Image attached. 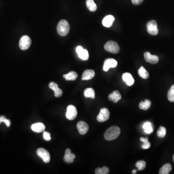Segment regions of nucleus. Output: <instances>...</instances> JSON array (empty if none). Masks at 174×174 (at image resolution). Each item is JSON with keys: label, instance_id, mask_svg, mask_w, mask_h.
<instances>
[{"label": "nucleus", "instance_id": "f257e3e1", "mask_svg": "<svg viewBox=\"0 0 174 174\" xmlns=\"http://www.w3.org/2000/svg\"><path fill=\"white\" fill-rule=\"evenodd\" d=\"M121 133V130L119 127L116 126L111 127L106 130L105 132L104 136L107 140H112L115 139L119 136Z\"/></svg>", "mask_w": 174, "mask_h": 174}, {"label": "nucleus", "instance_id": "f03ea898", "mask_svg": "<svg viewBox=\"0 0 174 174\" xmlns=\"http://www.w3.org/2000/svg\"><path fill=\"white\" fill-rule=\"evenodd\" d=\"M57 30L59 35L62 36L67 35L70 31V25L67 20H61L57 25Z\"/></svg>", "mask_w": 174, "mask_h": 174}, {"label": "nucleus", "instance_id": "7ed1b4c3", "mask_svg": "<svg viewBox=\"0 0 174 174\" xmlns=\"http://www.w3.org/2000/svg\"><path fill=\"white\" fill-rule=\"evenodd\" d=\"M105 50L111 53L117 54L119 52L120 48L118 43L113 41H109L104 45Z\"/></svg>", "mask_w": 174, "mask_h": 174}, {"label": "nucleus", "instance_id": "20e7f679", "mask_svg": "<svg viewBox=\"0 0 174 174\" xmlns=\"http://www.w3.org/2000/svg\"><path fill=\"white\" fill-rule=\"evenodd\" d=\"M147 31L148 33L152 35H156L158 34L157 24L155 20H150L147 24Z\"/></svg>", "mask_w": 174, "mask_h": 174}, {"label": "nucleus", "instance_id": "39448f33", "mask_svg": "<svg viewBox=\"0 0 174 174\" xmlns=\"http://www.w3.org/2000/svg\"><path fill=\"white\" fill-rule=\"evenodd\" d=\"M31 43V39L29 36L27 35L23 36L19 41V48L22 50H26L30 48Z\"/></svg>", "mask_w": 174, "mask_h": 174}, {"label": "nucleus", "instance_id": "423d86ee", "mask_svg": "<svg viewBox=\"0 0 174 174\" xmlns=\"http://www.w3.org/2000/svg\"><path fill=\"white\" fill-rule=\"evenodd\" d=\"M78 115V111L76 107L72 105H70L67 107L66 117L70 121H73L76 118Z\"/></svg>", "mask_w": 174, "mask_h": 174}, {"label": "nucleus", "instance_id": "0eeeda50", "mask_svg": "<svg viewBox=\"0 0 174 174\" xmlns=\"http://www.w3.org/2000/svg\"><path fill=\"white\" fill-rule=\"evenodd\" d=\"M110 112L108 109L103 108L100 110V113L97 117V121L100 122H105L109 118Z\"/></svg>", "mask_w": 174, "mask_h": 174}, {"label": "nucleus", "instance_id": "6e6552de", "mask_svg": "<svg viewBox=\"0 0 174 174\" xmlns=\"http://www.w3.org/2000/svg\"><path fill=\"white\" fill-rule=\"evenodd\" d=\"M37 155L41 158L45 163H49L50 161V156L48 150L44 148H39L37 150Z\"/></svg>", "mask_w": 174, "mask_h": 174}, {"label": "nucleus", "instance_id": "1a4fd4ad", "mask_svg": "<svg viewBox=\"0 0 174 174\" xmlns=\"http://www.w3.org/2000/svg\"><path fill=\"white\" fill-rule=\"evenodd\" d=\"M117 64V61L114 59H107L104 62L103 70L105 72L108 71L110 68L116 67Z\"/></svg>", "mask_w": 174, "mask_h": 174}, {"label": "nucleus", "instance_id": "9d476101", "mask_svg": "<svg viewBox=\"0 0 174 174\" xmlns=\"http://www.w3.org/2000/svg\"><path fill=\"white\" fill-rule=\"evenodd\" d=\"M76 52L79 57L84 61H87L89 58L88 52L86 49H83L81 46H78L76 48Z\"/></svg>", "mask_w": 174, "mask_h": 174}, {"label": "nucleus", "instance_id": "9b49d317", "mask_svg": "<svg viewBox=\"0 0 174 174\" xmlns=\"http://www.w3.org/2000/svg\"><path fill=\"white\" fill-rule=\"evenodd\" d=\"M77 128L79 133L82 135H85L88 131L89 127L87 123L83 121L79 122L77 124Z\"/></svg>", "mask_w": 174, "mask_h": 174}, {"label": "nucleus", "instance_id": "f8f14e48", "mask_svg": "<svg viewBox=\"0 0 174 174\" xmlns=\"http://www.w3.org/2000/svg\"><path fill=\"white\" fill-rule=\"evenodd\" d=\"M144 58L147 62H149L151 64H156L159 60L158 57L156 55H152L149 52H146L144 54Z\"/></svg>", "mask_w": 174, "mask_h": 174}, {"label": "nucleus", "instance_id": "ddd939ff", "mask_svg": "<svg viewBox=\"0 0 174 174\" xmlns=\"http://www.w3.org/2000/svg\"><path fill=\"white\" fill-rule=\"evenodd\" d=\"M75 158V155L71 152V150L69 149H67L65 150V156L63 160L65 162L67 163H71L74 162V160Z\"/></svg>", "mask_w": 174, "mask_h": 174}, {"label": "nucleus", "instance_id": "4468645a", "mask_svg": "<svg viewBox=\"0 0 174 174\" xmlns=\"http://www.w3.org/2000/svg\"><path fill=\"white\" fill-rule=\"evenodd\" d=\"M122 79L128 86H132L135 82L134 78L129 73H125L123 74Z\"/></svg>", "mask_w": 174, "mask_h": 174}, {"label": "nucleus", "instance_id": "2eb2a0df", "mask_svg": "<svg viewBox=\"0 0 174 174\" xmlns=\"http://www.w3.org/2000/svg\"><path fill=\"white\" fill-rule=\"evenodd\" d=\"M115 21V18L112 15H108L105 17L102 21V23L104 26L109 28L112 26Z\"/></svg>", "mask_w": 174, "mask_h": 174}, {"label": "nucleus", "instance_id": "dca6fc26", "mask_svg": "<svg viewBox=\"0 0 174 174\" xmlns=\"http://www.w3.org/2000/svg\"><path fill=\"white\" fill-rule=\"evenodd\" d=\"M31 129L35 132L39 133L44 131L45 126L42 123H36L32 125Z\"/></svg>", "mask_w": 174, "mask_h": 174}, {"label": "nucleus", "instance_id": "f3484780", "mask_svg": "<svg viewBox=\"0 0 174 174\" xmlns=\"http://www.w3.org/2000/svg\"><path fill=\"white\" fill-rule=\"evenodd\" d=\"M122 98L121 93L118 91H115L113 93L109 94V99L110 101H112L114 103H117Z\"/></svg>", "mask_w": 174, "mask_h": 174}, {"label": "nucleus", "instance_id": "a211bd4d", "mask_svg": "<svg viewBox=\"0 0 174 174\" xmlns=\"http://www.w3.org/2000/svg\"><path fill=\"white\" fill-rule=\"evenodd\" d=\"M95 76V72L92 70H86L84 72L82 76L83 80H90Z\"/></svg>", "mask_w": 174, "mask_h": 174}, {"label": "nucleus", "instance_id": "6ab92c4d", "mask_svg": "<svg viewBox=\"0 0 174 174\" xmlns=\"http://www.w3.org/2000/svg\"><path fill=\"white\" fill-rule=\"evenodd\" d=\"M63 77L67 81H72L76 80L78 78V75L75 72L72 71L68 74L64 75Z\"/></svg>", "mask_w": 174, "mask_h": 174}, {"label": "nucleus", "instance_id": "aec40b11", "mask_svg": "<svg viewBox=\"0 0 174 174\" xmlns=\"http://www.w3.org/2000/svg\"><path fill=\"white\" fill-rule=\"evenodd\" d=\"M86 5L87 8L91 12H95L97 8V6L93 0H87Z\"/></svg>", "mask_w": 174, "mask_h": 174}, {"label": "nucleus", "instance_id": "412c9836", "mask_svg": "<svg viewBox=\"0 0 174 174\" xmlns=\"http://www.w3.org/2000/svg\"><path fill=\"white\" fill-rule=\"evenodd\" d=\"M172 170V166L170 163H166L162 166L159 171L160 174H168Z\"/></svg>", "mask_w": 174, "mask_h": 174}, {"label": "nucleus", "instance_id": "4be33fe9", "mask_svg": "<svg viewBox=\"0 0 174 174\" xmlns=\"http://www.w3.org/2000/svg\"><path fill=\"white\" fill-rule=\"evenodd\" d=\"M84 96L86 98H95V92L92 88H87L84 91Z\"/></svg>", "mask_w": 174, "mask_h": 174}, {"label": "nucleus", "instance_id": "5701e85b", "mask_svg": "<svg viewBox=\"0 0 174 174\" xmlns=\"http://www.w3.org/2000/svg\"><path fill=\"white\" fill-rule=\"evenodd\" d=\"M151 105H152V103H151L150 101H149V100H146L144 102H141V103L139 105V108L141 109L146 110L149 109L151 106Z\"/></svg>", "mask_w": 174, "mask_h": 174}, {"label": "nucleus", "instance_id": "b1692460", "mask_svg": "<svg viewBox=\"0 0 174 174\" xmlns=\"http://www.w3.org/2000/svg\"><path fill=\"white\" fill-rule=\"evenodd\" d=\"M138 72L139 75L142 79H147L149 77V74L148 73V72L143 66L140 67Z\"/></svg>", "mask_w": 174, "mask_h": 174}, {"label": "nucleus", "instance_id": "393cba45", "mask_svg": "<svg viewBox=\"0 0 174 174\" xmlns=\"http://www.w3.org/2000/svg\"><path fill=\"white\" fill-rule=\"evenodd\" d=\"M143 129L145 130V132L146 134H149L153 132V128L152 123L149 122L145 123L143 126Z\"/></svg>", "mask_w": 174, "mask_h": 174}, {"label": "nucleus", "instance_id": "a878e982", "mask_svg": "<svg viewBox=\"0 0 174 174\" xmlns=\"http://www.w3.org/2000/svg\"><path fill=\"white\" fill-rule=\"evenodd\" d=\"M109 172V169L106 166H104L103 168H97L95 171L96 174H107Z\"/></svg>", "mask_w": 174, "mask_h": 174}, {"label": "nucleus", "instance_id": "bb28decb", "mask_svg": "<svg viewBox=\"0 0 174 174\" xmlns=\"http://www.w3.org/2000/svg\"><path fill=\"white\" fill-rule=\"evenodd\" d=\"M167 97L168 100L171 102H174V85L171 87L168 91Z\"/></svg>", "mask_w": 174, "mask_h": 174}, {"label": "nucleus", "instance_id": "cd10ccee", "mask_svg": "<svg viewBox=\"0 0 174 174\" xmlns=\"http://www.w3.org/2000/svg\"><path fill=\"white\" fill-rule=\"evenodd\" d=\"M166 130L164 127L161 126L158 129L157 131V135L160 138H163L166 136Z\"/></svg>", "mask_w": 174, "mask_h": 174}, {"label": "nucleus", "instance_id": "c85d7f7f", "mask_svg": "<svg viewBox=\"0 0 174 174\" xmlns=\"http://www.w3.org/2000/svg\"><path fill=\"white\" fill-rule=\"evenodd\" d=\"M136 166L138 168L139 170H143L145 168L146 163L144 161H139L136 162Z\"/></svg>", "mask_w": 174, "mask_h": 174}, {"label": "nucleus", "instance_id": "c756f323", "mask_svg": "<svg viewBox=\"0 0 174 174\" xmlns=\"http://www.w3.org/2000/svg\"><path fill=\"white\" fill-rule=\"evenodd\" d=\"M1 122H5L8 127L11 125V122L9 119H7L4 116H0V124Z\"/></svg>", "mask_w": 174, "mask_h": 174}, {"label": "nucleus", "instance_id": "7c9ffc66", "mask_svg": "<svg viewBox=\"0 0 174 174\" xmlns=\"http://www.w3.org/2000/svg\"><path fill=\"white\" fill-rule=\"evenodd\" d=\"M54 92L55 97H60L62 95V91L61 89L58 88Z\"/></svg>", "mask_w": 174, "mask_h": 174}, {"label": "nucleus", "instance_id": "2f4dec72", "mask_svg": "<svg viewBox=\"0 0 174 174\" xmlns=\"http://www.w3.org/2000/svg\"><path fill=\"white\" fill-rule=\"evenodd\" d=\"M43 137L45 140L50 141L51 140L50 137V134L48 132L45 131L43 133Z\"/></svg>", "mask_w": 174, "mask_h": 174}, {"label": "nucleus", "instance_id": "473e14b6", "mask_svg": "<svg viewBox=\"0 0 174 174\" xmlns=\"http://www.w3.org/2000/svg\"><path fill=\"white\" fill-rule=\"evenodd\" d=\"M49 87L50 88V89H52L53 91H55V90L59 88L58 84L55 83V82H50V83H49Z\"/></svg>", "mask_w": 174, "mask_h": 174}, {"label": "nucleus", "instance_id": "72a5a7b5", "mask_svg": "<svg viewBox=\"0 0 174 174\" xmlns=\"http://www.w3.org/2000/svg\"><path fill=\"white\" fill-rule=\"evenodd\" d=\"M150 147V143L149 142V141L144 142V144H143L142 146V149H149Z\"/></svg>", "mask_w": 174, "mask_h": 174}, {"label": "nucleus", "instance_id": "f704fd0d", "mask_svg": "<svg viewBox=\"0 0 174 174\" xmlns=\"http://www.w3.org/2000/svg\"><path fill=\"white\" fill-rule=\"evenodd\" d=\"M144 0H132V4L134 5H139L142 4Z\"/></svg>", "mask_w": 174, "mask_h": 174}, {"label": "nucleus", "instance_id": "c9c22d12", "mask_svg": "<svg viewBox=\"0 0 174 174\" xmlns=\"http://www.w3.org/2000/svg\"><path fill=\"white\" fill-rule=\"evenodd\" d=\"M148 140H149V139H148V137H146V138H144V137H141L140 138V141L142 142L148 141Z\"/></svg>", "mask_w": 174, "mask_h": 174}, {"label": "nucleus", "instance_id": "e433bc0d", "mask_svg": "<svg viewBox=\"0 0 174 174\" xmlns=\"http://www.w3.org/2000/svg\"><path fill=\"white\" fill-rule=\"evenodd\" d=\"M132 174H136V169L133 170L132 171Z\"/></svg>", "mask_w": 174, "mask_h": 174}, {"label": "nucleus", "instance_id": "4c0bfd02", "mask_svg": "<svg viewBox=\"0 0 174 174\" xmlns=\"http://www.w3.org/2000/svg\"><path fill=\"white\" fill-rule=\"evenodd\" d=\"M173 161H174V155H173Z\"/></svg>", "mask_w": 174, "mask_h": 174}]
</instances>
